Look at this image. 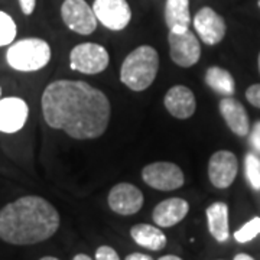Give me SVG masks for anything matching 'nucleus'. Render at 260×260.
<instances>
[{
	"mask_svg": "<svg viewBox=\"0 0 260 260\" xmlns=\"http://www.w3.org/2000/svg\"><path fill=\"white\" fill-rule=\"evenodd\" d=\"M41 104L48 126L64 130L68 136L80 140L102 136L112 114L106 94L75 80H58L49 84Z\"/></svg>",
	"mask_w": 260,
	"mask_h": 260,
	"instance_id": "1",
	"label": "nucleus"
},
{
	"mask_svg": "<svg viewBox=\"0 0 260 260\" xmlns=\"http://www.w3.org/2000/svg\"><path fill=\"white\" fill-rule=\"evenodd\" d=\"M58 227L59 214L42 197H22L0 210V239L10 244L28 246L45 242Z\"/></svg>",
	"mask_w": 260,
	"mask_h": 260,
	"instance_id": "2",
	"label": "nucleus"
},
{
	"mask_svg": "<svg viewBox=\"0 0 260 260\" xmlns=\"http://www.w3.org/2000/svg\"><path fill=\"white\" fill-rule=\"evenodd\" d=\"M158 70L159 55L156 49L142 45L124 58L120 68V80L130 90L143 91L155 81Z\"/></svg>",
	"mask_w": 260,
	"mask_h": 260,
	"instance_id": "3",
	"label": "nucleus"
},
{
	"mask_svg": "<svg viewBox=\"0 0 260 260\" xmlns=\"http://www.w3.org/2000/svg\"><path fill=\"white\" fill-rule=\"evenodd\" d=\"M8 64L20 73L42 70L51 61V47L44 39L26 38L12 44L6 52Z\"/></svg>",
	"mask_w": 260,
	"mask_h": 260,
	"instance_id": "4",
	"label": "nucleus"
},
{
	"mask_svg": "<svg viewBox=\"0 0 260 260\" xmlns=\"http://www.w3.org/2000/svg\"><path fill=\"white\" fill-rule=\"evenodd\" d=\"M110 62L107 49L99 44L84 42L71 49L70 67L83 74L95 75L103 73Z\"/></svg>",
	"mask_w": 260,
	"mask_h": 260,
	"instance_id": "5",
	"label": "nucleus"
},
{
	"mask_svg": "<svg viewBox=\"0 0 260 260\" xmlns=\"http://www.w3.org/2000/svg\"><path fill=\"white\" fill-rule=\"evenodd\" d=\"M142 178L145 184L158 191H174L184 185V172L172 162H153L143 168Z\"/></svg>",
	"mask_w": 260,
	"mask_h": 260,
	"instance_id": "6",
	"label": "nucleus"
},
{
	"mask_svg": "<svg viewBox=\"0 0 260 260\" xmlns=\"http://www.w3.org/2000/svg\"><path fill=\"white\" fill-rule=\"evenodd\" d=\"M168 42H169V55L178 67L189 68L200 61L201 56L200 41L189 29L181 32L169 30Z\"/></svg>",
	"mask_w": 260,
	"mask_h": 260,
	"instance_id": "7",
	"label": "nucleus"
},
{
	"mask_svg": "<svg viewBox=\"0 0 260 260\" xmlns=\"http://www.w3.org/2000/svg\"><path fill=\"white\" fill-rule=\"evenodd\" d=\"M64 23L80 35H90L97 28L94 10L85 0H65L61 8Z\"/></svg>",
	"mask_w": 260,
	"mask_h": 260,
	"instance_id": "8",
	"label": "nucleus"
},
{
	"mask_svg": "<svg viewBox=\"0 0 260 260\" xmlns=\"http://www.w3.org/2000/svg\"><path fill=\"white\" fill-rule=\"evenodd\" d=\"M94 15L110 30H121L129 25L132 10L126 0H94Z\"/></svg>",
	"mask_w": 260,
	"mask_h": 260,
	"instance_id": "9",
	"label": "nucleus"
},
{
	"mask_svg": "<svg viewBox=\"0 0 260 260\" xmlns=\"http://www.w3.org/2000/svg\"><path fill=\"white\" fill-rule=\"evenodd\" d=\"M239 172V160L230 150H218L208 162V177L215 188H229Z\"/></svg>",
	"mask_w": 260,
	"mask_h": 260,
	"instance_id": "10",
	"label": "nucleus"
},
{
	"mask_svg": "<svg viewBox=\"0 0 260 260\" xmlns=\"http://www.w3.org/2000/svg\"><path fill=\"white\" fill-rule=\"evenodd\" d=\"M109 207L120 215H133L143 205V194L138 186L121 182L114 185L109 192Z\"/></svg>",
	"mask_w": 260,
	"mask_h": 260,
	"instance_id": "11",
	"label": "nucleus"
},
{
	"mask_svg": "<svg viewBox=\"0 0 260 260\" xmlns=\"http://www.w3.org/2000/svg\"><path fill=\"white\" fill-rule=\"evenodd\" d=\"M192 23L195 32L207 45H217L225 37V22L211 8H203L198 10Z\"/></svg>",
	"mask_w": 260,
	"mask_h": 260,
	"instance_id": "12",
	"label": "nucleus"
},
{
	"mask_svg": "<svg viewBox=\"0 0 260 260\" xmlns=\"http://www.w3.org/2000/svg\"><path fill=\"white\" fill-rule=\"evenodd\" d=\"M29 107L19 97L0 99V132L16 133L28 120Z\"/></svg>",
	"mask_w": 260,
	"mask_h": 260,
	"instance_id": "13",
	"label": "nucleus"
},
{
	"mask_svg": "<svg viewBox=\"0 0 260 260\" xmlns=\"http://www.w3.org/2000/svg\"><path fill=\"white\" fill-rule=\"evenodd\" d=\"M164 104L168 113L177 119H189L197 110L194 93L185 85L171 87L164 97Z\"/></svg>",
	"mask_w": 260,
	"mask_h": 260,
	"instance_id": "14",
	"label": "nucleus"
},
{
	"mask_svg": "<svg viewBox=\"0 0 260 260\" xmlns=\"http://www.w3.org/2000/svg\"><path fill=\"white\" fill-rule=\"evenodd\" d=\"M188 211L189 204L184 198H168L153 208L152 218L159 227H172L181 223Z\"/></svg>",
	"mask_w": 260,
	"mask_h": 260,
	"instance_id": "15",
	"label": "nucleus"
},
{
	"mask_svg": "<svg viewBox=\"0 0 260 260\" xmlns=\"http://www.w3.org/2000/svg\"><path fill=\"white\" fill-rule=\"evenodd\" d=\"M220 113L224 121L237 136H247L250 133V121L243 104L233 97H224L220 102Z\"/></svg>",
	"mask_w": 260,
	"mask_h": 260,
	"instance_id": "16",
	"label": "nucleus"
},
{
	"mask_svg": "<svg viewBox=\"0 0 260 260\" xmlns=\"http://www.w3.org/2000/svg\"><path fill=\"white\" fill-rule=\"evenodd\" d=\"M205 215H207L208 230L211 233V236L217 242H227L230 237L229 207H227V204L225 203H214L207 208Z\"/></svg>",
	"mask_w": 260,
	"mask_h": 260,
	"instance_id": "17",
	"label": "nucleus"
},
{
	"mask_svg": "<svg viewBox=\"0 0 260 260\" xmlns=\"http://www.w3.org/2000/svg\"><path fill=\"white\" fill-rule=\"evenodd\" d=\"M130 236L139 246L149 250H162L167 246V236L164 232L150 224H136L130 229Z\"/></svg>",
	"mask_w": 260,
	"mask_h": 260,
	"instance_id": "18",
	"label": "nucleus"
},
{
	"mask_svg": "<svg viewBox=\"0 0 260 260\" xmlns=\"http://www.w3.org/2000/svg\"><path fill=\"white\" fill-rule=\"evenodd\" d=\"M165 22L169 30L174 32L189 29V23H191L189 0H167Z\"/></svg>",
	"mask_w": 260,
	"mask_h": 260,
	"instance_id": "19",
	"label": "nucleus"
},
{
	"mask_svg": "<svg viewBox=\"0 0 260 260\" xmlns=\"http://www.w3.org/2000/svg\"><path fill=\"white\" fill-rule=\"evenodd\" d=\"M205 83L221 95H233L236 91V84L233 75L221 67H210L205 73Z\"/></svg>",
	"mask_w": 260,
	"mask_h": 260,
	"instance_id": "20",
	"label": "nucleus"
},
{
	"mask_svg": "<svg viewBox=\"0 0 260 260\" xmlns=\"http://www.w3.org/2000/svg\"><path fill=\"white\" fill-rule=\"evenodd\" d=\"M16 38V23L6 12L0 10V47L10 45Z\"/></svg>",
	"mask_w": 260,
	"mask_h": 260,
	"instance_id": "21",
	"label": "nucleus"
},
{
	"mask_svg": "<svg viewBox=\"0 0 260 260\" xmlns=\"http://www.w3.org/2000/svg\"><path fill=\"white\" fill-rule=\"evenodd\" d=\"M246 177L253 189H260V158L256 153H247L244 159Z\"/></svg>",
	"mask_w": 260,
	"mask_h": 260,
	"instance_id": "22",
	"label": "nucleus"
},
{
	"mask_svg": "<svg viewBox=\"0 0 260 260\" xmlns=\"http://www.w3.org/2000/svg\"><path fill=\"white\" fill-rule=\"evenodd\" d=\"M257 234H260V218L254 217L244 224L240 230L234 233V239L239 243H247L253 240Z\"/></svg>",
	"mask_w": 260,
	"mask_h": 260,
	"instance_id": "23",
	"label": "nucleus"
},
{
	"mask_svg": "<svg viewBox=\"0 0 260 260\" xmlns=\"http://www.w3.org/2000/svg\"><path fill=\"white\" fill-rule=\"evenodd\" d=\"M95 260H120V257L110 246H100L95 250Z\"/></svg>",
	"mask_w": 260,
	"mask_h": 260,
	"instance_id": "24",
	"label": "nucleus"
},
{
	"mask_svg": "<svg viewBox=\"0 0 260 260\" xmlns=\"http://www.w3.org/2000/svg\"><path fill=\"white\" fill-rule=\"evenodd\" d=\"M246 99L251 106L260 109V84H253L246 91Z\"/></svg>",
	"mask_w": 260,
	"mask_h": 260,
	"instance_id": "25",
	"label": "nucleus"
},
{
	"mask_svg": "<svg viewBox=\"0 0 260 260\" xmlns=\"http://www.w3.org/2000/svg\"><path fill=\"white\" fill-rule=\"evenodd\" d=\"M250 143L253 149L260 153V121H256L254 126H253V130L250 132Z\"/></svg>",
	"mask_w": 260,
	"mask_h": 260,
	"instance_id": "26",
	"label": "nucleus"
},
{
	"mask_svg": "<svg viewBox=\"0 0 260 260\" xmlns=\"http://www.w3.org/2000/svg\"><path fill=\"white\" fill-rule=\"evenodd\" d=\"M19 3H20V9L25 15H32L37 6V0H19Z\"/></svg>",
	"mask_w": 260,
	"mask_h": 260,
	"instance_id": "27",
	"label": "nucleus"
},
{
	"mask_svg": "<svg viewBox=\"0 0 260 260\" xmlns=\"http://www.w3.org/2000/svg\"><path fill=\"white\" fill-rule=\"evenodd\" d=\"M126 260H153L150 256H148V254H143V253H132V254H129L127 257H126Z\"/></svg>",
	"mask_w": 260,
	"mask_h": 260,
	"instance_id": "28",
	"label": "nucleus"
},
{
	"mask_svg": "<svg viewBox=\"0 0 260 260\" xmlns=\"http://www.w3.org/2000/svg\"><path fill=\"white\" fill-rule=\"evenodd\" d=\"M234 260H254L251 256H249V254H246V253H240V254H237L236 257H234Z\"/></svg>",
	"mask_w": 260,
	"mask_h": 260,
	"instance_id": "29",
	"label": "nucleus"
},
{
	"mask_svg": "<svg viewBox=\"0 0 260 260\" xmlns=\"http://www.w3.org/2000/svg\"><path fill=\"white\" fill-rule=\"evenodd\" d=\"M158 260H182V259H181V257H178V256H174V254H167V256L159 257Z\"/></svg>",
	"mask_w": 260,
	"mask_h": 260,
	"instance_id": "30",
	"label": "nucleus"
},
{
	"mask_svg": "<svg viewBox=\"0 0 260 260\" xmlns=\"http://www.w3.org/2000/svg\"><path fill=\"white\" fill-rule=\"evenodd\" d=\"M73 260H93V259H91L90 256H87V254H83V253H81V254H77Z\"/></svg>",
	"mask_w": 260,
	"mask_h": 260,
	"instance_id": "31",
	"label": "nucleus"
},
{
	"mask_svg": "<svg viewBox=\"0 0 260 260\" xmlns=\"http://www.w3.org/2000/svg\"><path fill=\"white\" fill-rule=\"evenodd\" d=\"M41 260H59V259H56V257H52V256H45V257H42Z\"/></svg>",
	"mask_w": 260,
	"mask_h": 260,
	"instance_id": "32",
	"label": "nucleus"
},
{
	"mask_svg": "<svg viewBox=\"0 0 260 260\" xmlns=\"http://www.w3.org/2000/svg\"><path fill=\"white\" fill-rule=\"evenodd\" d=\"M259 71H260V54H259Z\"/></svg>",
	"mask_w": 260,
	"mask_h": 260,
	"instance_id": "33",
	"label": "nucleus"
},
{
	"mask_svg": "<svg viewBox=\"0 0 260 260\" xmlns=\"http://www.w3.org/2000/svg\"><path fill=\"white\" fill-rule=\"evenodd\" d=\"M257 5H259V8H260V0H259V2H257Z\"/></svg>",
	"mask_w": 260,
	"mask_h": 260,
	"instance_id": "34",
	"label": "nucleus"
},
{
	"mask_svg": "<svg viewBox=\"0 0 260 260\" xmlns=\"http://www.w3.org/2000/svg\"><path fill=\"white\" fill-rule=\"evenodd\" d=\"M0 95H2V88H0Z\"/></svg>",
	"mask_w": 260,
	"mask_h": 260,
	"instance_id": "35",
	"label": "nucleus"
}]
</instances>
